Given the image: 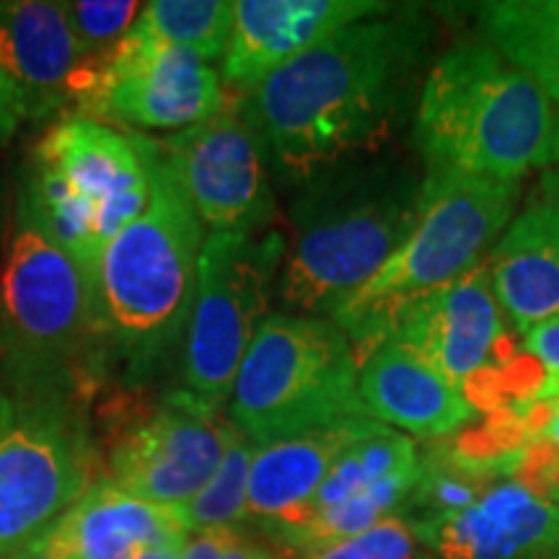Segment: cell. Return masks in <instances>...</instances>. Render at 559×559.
Instances as JSON below:
<instances>
[{
	"instance_id": "836d02e7",
	"label": "cell",
	"mask_w": 559,
	"mask_h": 559,
	"mask_svg": "<svg viewBox=\"0 0 559 559\" xmlns=\"http://www.w3.org/2000/svg\"><path fill=\"white\" fill-rule=\"evenodd\" d=\"M534 445H539L544 453H549V456L559 464V394L555 400H549L547 425H544L542 436L534 440Z\"/></svg>"
},
{
	"instance_id": "ffe728a7",
	"label": "cell",
	"mask_w": 559,
	"mask_h": 559,
	"mask_svg": "<svg viewBox=\"0 0 559 559\" xmlns=\"http://www.w3.org/2000/svg\"><path fill=\"white\" fill-rule=\"evenodd\" d=\"M376 425L370 417L347 419L260 445L249 469V521L272 539L296 526L340 453Z\"/></svg>"
},
{
	"instance_id": "cb8c5ba5",
	"label": "cell",
	"mask_w": 559,
	"mask_h": 559,
	"mask_svg": "<svg viewBox=\"0 0 559 559\" xmlns=\"http://www.w3.org/2000/svg\"><path fill=\"white\" fill-rule=\"evenodd\" d=\"M419 459V456H417ZM419 464L404 466V469L394 472L391 477L376 481L362 489V492L353 495L337 508L324 510V513L313 515L304 526L288 531V534L277 536V544L293 551H309L317 547H326V544L349 539V536L360 534L376 523H381L389 515H396L407 502L412 487L417 481Z\"/></svg>"
},
{
	"instance_id": "1f68e13d",
	"label": "cell",
	"mask_w": 559,
	"mask_h": 559,
	"mask_svg": "<svg viewBox=\"0 0 559 559\" xmlns=\"http://www.w3.org/2000/svg\"><path fill=\"white\" fill-rule=\"evenodd\" d=\"M24 122V104H21L9 75L0 70V143H9Z\"/></svg>"
},
{
	"instance_id": "4dcf8cb0",
	"label": "cell",
	"mask_w": 559,
	"mask_h": 559,
	"mask_svg": "<svg viewBox=\"0 0 559 559\" xmlns=\"http://www.w3.org/2000/svg\"><path fill=\"white\" fill-rule=\"evenodd\" d=\"M239 528H213L190 534L179 559H221Z\"/></svg>"
},
{
	"instance_id": "74e56055",
	"label": "cell",
	"mask_w": 559,
	"mask_h": 559,
	"mask_svg": "<svg viewBox=\"0 0 559 559\" xmlns=\"http://www.w3.org/2000/svg\"><path fill=\"white\" fill-rule=\"evenodd\" d=\"M551 500H555V502H559V489H557V492H555V498H551Z\"/></svg>"
},
{
	"instance_id": "4fadbf2b",
	"label": "cell",
	"mask_w": 559,
	"mask_h": 559,
	"mask_svg": "<svg viewBox=\"0 0 559 559\" xmlns=\"http://www.w3.org/2000/svg\"><path fill=\"white\" fill-rule=\"evenodd\" d=\"M386 340L428 360L477 412L502 370L521 358L489 285L487 260L407 306Z\"/></svg>"
},
{
	"instance_id": "e575fe53",
	"label": "cell",
	"mask_w": 559,
	"mask_h": 559,
	"mask_svg": "<svg viewBox=\"0 0 559 559\" xmlns=\"http://www.w3.org/2000/svg\"><path fill=\"white\" fill-rule=\"evenodd\" d=\"M542 198L559 202V107H557V128H555V143H551V156L542 174Z\"/></svg>"
},
{
	"instance_id": "9a60e30c",
	"label": "cell",
	"mask_w": 559,
	"mask_h": 559,
	"mask_svg": "<svg viewBox=\"0 0 559 559\" xmlns=\"http://www.w3.org/2000/svg\"><path fill=\"white\" fill-rule=\"evenodd\" d=\"M0 70L16 88L29 122L81 117L99 88L104 60L86 52L70 29L62 3H0Z\"/></svg>"
},
{
	"instance_id": "5b68a950",
	"label": "cell",
	"mask_w": 559,
	"mask_h": 559,
	"mask_svg": "<svg viewBox=\"0 0 559 559\" xmlns=\"http://www.w3.org/2000/svg\"><path fill=\"white\" fill-rule=\"evenodd\" d=\"M0 381L104 383L94 285L19 187L0 262Z\"/></svg>"
},
{
	"instance_id": "52a82bcc",
	"label": "cell",
	"mask_w": 559,
	"mask_h": 559,
	"mask_svg": "<svg viewBox=\"0 0 559 559\" xmlns=\"http://www.w3.org/2000/svg\"><path fill=\"white\" fill-rule=\"evenodd\" d=\"M19 190L94 285L111 239L151 200L145 135L91 117H62L34 145Z\"/></svg>"
},
{
	"instance_id": "d4e9b609",
	"label": "cell",
	"mask_w": 559,
	"mask_h": 559,
	"mask_svg": "<svg viewBox=\"0 0 559 559\" xmlns=\"http://www.w3.org/2000/svg\"><path fill=\"white\" fill-rule=\"evenodd\" d=\"M234 3L228 0H153L143 5L132 34L213 62L226 55Z\"/></svg>"
},
{
	"instance_id": "8fae6325",
	"label": "cell",
	"mask_w": 559,
	"mask_h": 559,
	"mask_svg": "<svg viewBox=\"0 0 559 559\" xmlns=\"http://www.w3.org/2000/svg\"><path fill=\"white\" fill-rule=\"evenodd\" d=\"M234 425L221 409L174 389L153 407L117 417L109 481L151 506L179 513L213 479Z\"/></svg>"
},
{
	"instance_id": "d6986e66",
	"label": "cell",
	"mask_w": 559,
	"mask_h": 559,
	"mask_svg": "<svg viewBox=\"0 0 559 559\" xmlns=\"http://www.w3.org/2000/svg\"><path fill=\"white\" fill-rule=\"evenodd\" d=\"M177 513L96 479L45 536L55 559H140L153 549H185Z\"/></svg>"
},
{
	"instance_id": "8992f818",
	"label": "cell",
	"mask_w": 559,
	"mask_h": 559,
	"mask_svg": "<svg viewBox=\"0 0 559 559\" xmlns=\"http://www.w3.org/2000/svg\"><path fill=\"white\" fill-rule=\"evenodd\" d=\"M519 185L456 169H425L419 213L407 241L332 321L355 355L389 337L407 306L443 288L489 257L515 218Z\"/></svg>"
},
{
	"instance_id": "277c9868",
	"label": "cell",
	"mask_w": 559,
	"mask_h": 559,
	"mask_svg": "<svg viewBox=\"0 0 559 559\" xmlns=\"http://www.w3.org/2000/svg\"><path fill=\"white\" fill-rule=\"evenodd\" d=\"M415 115L425 169L519 185L549 164L557 104L485 39L440 55L419 86Z\"/></svg>"
},
{
	"instance_id": "6da1fadb",
	"label": "cell",
	"mask_w": 559,
	"mask_h": 559,
	"mask_svg": "<svg viewBox=\"0 0 559 559\" xmlns=\"http://www.w3.org/2000/svg\"><path fill=\"white\" fill-rule=\"evenodd\" d=\"M430 39L423 11L391 9L334 32L241 94L283 179L306 185L379 151L407 115Z\"/></svg>"
},
{
	"instance_id": "4316f807",
	"label": "cell",
	"mask_w": 559,
	"mask_h": 559,
	"mask_svg": "<svg viewBox=\"0 0 559 559\" xmlns=\"http://www.w3.org/2000/svg\"><path fill=\"white\" fill-rule=\"evenodd\" d=\"M419 472L407 502L400 513L409 523L443 519L474 506L495 481H489L469 469L466 464L445 449L443 440H432L425 451H419Z\"/></svg>"
},
{
	"instance_id": "603a6c76",
	"label": "cell",
	"mask_w": 559,
	"mask_h": 559,
	"mask_svg": "<svg viewBox=\"0 0 559 559\" xmlns=\"http://www.w3.org/2000/svg\"><path fill=\"white\" fill-rule=\"evenodd\" d=\"M417 443L409 436H404L400 430H391L386 425H376L373 430L355 440V443H349L340 453L330 474L321 481L319 492L313 495L309 508L304 510V519L293 528L304 526L306 521L324 513V510L337 508L340 502L362 492V489L376 485V481L391 477V474L404 469V466L417 464ZM288 531H283V534H288Z\"/></svg>"
},
{
	"instance_id": "83f0119b",
	"label": "cell",
	"mask_w": 559,
	"mask_h": 559,
	"mask_svg": "<svg viewBox=\"0 0 559 559\" xmlns=\"http://www.w3.org/2000/svg\"><path fill=\"white\" fill-rule=\"evenodd\" d=\"M143 5L138 0H73L62 3V11L86 52L107 62L128 39Z\"/></svg>"
},
{
	"instance_id": "8d00e7d4",
	"label": "cell",
	"mask_w": 559,
	"mask_h": 559,
	"mask_svg": "<svg viewBox=\"0 0 559 559\" xmlns=\"http://www.w3.org/2000/svg\"><path fill=\"white\" fill-rule=\"evenodd\" d=\"M13 559H55V557H52L50 547H47V542H45V539H39L37 544H32L29 549L21 551V555H19V557H13Z\"/></svg>"
},
{
	"instance_id": "484cf974",
	"label": "cell",
	"mask_w": 559,
	"mask_h": 559,
	"mask_svg": "<svg viewBox=\"0 0 559 559\" xmlns=\"http://www.w3.org/2000/svg\"><path fill=\"white\" fill-rule=\"evenodd\" d=\"M234 425V423H230ZM257 445L236 428L230 430L228 449L213 479L179 510L177 519L187 534L213 528H241L249 521V469Z\"/></svg>"
},
{
	"instance_id": "f1b7e54d",
	"label": "cell",
	"mask_w": 559,
	"mask_h": 559,
	"mask_svg": "<svg viewBox=\"0 0 559 559\" xmlns=\"http://www.w3.org/2000/svg\"><path fill=\"white\" fill-rule=\"evenodd\" d=\"M298 559H430L402 513L389 515L349 539L300 551Z\"/></svg>"
},
{
	"instance_id": "9c48e42d",
	"label": "cell",
	"mask_w": 559,
	"mask_h": 559,
	"mask_svg": "<svg viewBox=\"0 0 559 559\" xmlns=\"http://www.w3.org/2000/svg\"><path fill=\"white\" fill-rule=\"evenodd\" d=\"M368 417L358 355L332 319L275 311L243 355L228 419L260 445Z\"/></svg>"
},
{
	"instance_id": "44dd1931",
	"label": "cell",
	"mask_w": 559,
	"mask_h": 559,
	"mask_svg": "<svg viewBox=\"0 0 559 559\" xmlns=\"http://www.w3.org/2000/svg\"><path fill=\"white\" fill-rule=\"evenodd\" d=\"M487 272L515 332L559 319V202L542 198L515 215L489 251Z\"/></svg>"
},
{
	"instance_id": "5bb4252c",
	"label": "cell",
	"mask_w": 559,
	"mask_h": 559,
	"mask_svg": "<svg viewBox=\"0 0 559 559\" xmlns=\"http://www.w3.org/2000/svg\"><path fill=\"white\" fill-rule=\"evenodd\" d=\"M221 75L190 50L158 45L138 34L104 62L99 88L81 117L124 124L130 132L190 130L226 107Z\"/></svg>"
},
{
	"instance_id": "ac0fdd59",
	"label": "cell",
	"mask_w": 559,
	"mask_h": 559,
	"mask_svg": "<svg viewBox=\"0 0 559 559\" xmlns=\"http://www.w3.org/2000/svg\"><path fill=\"white\" fill-rule=\"evenodd\" d=\"M358 391L370 419L409 438H449L477 415L440 370L396 340L358 355Z\"/></svg>"
},
{
	"instance_id": "7a4b0ae2",
	"label": "cell",
	"mask_w": 559,
	"mask_h": 559,
	"mask_svg": "<svg viewBox=\"0 0 559 559\" xmlns=\"http://www.w3.org/2000/svg\"><path fill=\"white\" fill-rule=\"evenodd\" d=\"M151 200L104 251L94 277L104 381L145 386L181 349L205 228L164 143L145 135Z\"/></svg>"
},
{
	"instance_id": "e0dca14e",
	"label": "cell",
	"mask_w": 559,
	"mask_h": 559,
	"mask_svg": "<svg viewBox=\"0 0 559 559\" xmlns=\"http://www.w3.org/2000/svg\"><path fill=\"white\" fill-rule=\"evenodd\" d=\"M409 526L430 559H559V502L513 479L461 513Z\"/></svg>"
},
{
	"instance_id": "7c38bea8",
	"label": "cell",
	"mask_w": 559,
	"mask_h": 559,
	"mask_svg": "<svg viewBox=\"0 0 559 559\" xmlns=\"http://www.w3.org/2000/svg\"><path fill=\"white\" fill-rule=\"evenodd\" d=\"M187 200L210 234H251L275 215L270 148L239 96L164 143Z\"/></svg>"
},
{
	"instance_id": "ba28073f",
	"label": "cell",
	"mask_w": 559,
	"mask_h": 559,
	"mask_svg": "<svg viewBox=\"0 0 559 559\" xmlns=\"http://www.w3.org/2000/svg\"><path fill=\"white\" fill-rule=\"evenodd\" d=\"M94 396L81 383L0 381V559L45 539L96 481Z\"/></svg>"
},
{
	"instance_id": "3957f363",
	"label": "cell",
	"mask_w": 559,
	"mask_h": 559,
	"mask_svg": "<svg viewBox=\"0 0 559 559\" xmlns=\"http://www.w3.org/2000/svg\"><path fill=\"white\" fill-rule=\"evenodd\" d=\"M300 187L277 300L285 313L334 319L407 241L423 177L394 160H349Z\"/></svg>"
},
{
	"instance_id": "d590c367",
	"label": "cell",
	"mask_w": 559,
	"mask_h": 559,
	"mask_svg": "<svg viewBox=\"0 0 559 559\" xmlns=\"http://www.w3.org/2000/svg\"><path fill=\"white\" fill-rule=\"evenodd\" d=\"M11 228V215H9V190H5V181L0 177V249H3L5 239H9Z\"/></svg>"
},
{
	"instance_id": "30bf717a",
	"label": "cell",
	"mask_w": 559,
	"mask_h": 559,
	"mask_svg": "<svg viewBox=\"0 0 559 559\" xmlns=\"http://www.w3.org/2000/svg\"><path fill=\"white\" fill-rule=\"evenodd\" d=\"M285 247L275 228L205 236L181 342V391L207 407L228 404L243 355L270 317Z\"/></svg>"
},
{
	"instance_id": "d6a6232c",
	"label": "cell",
	"mask_w": 559,
	"mask_h": 559,
	"mask_svg": "<svg viewBox=\"0 0 559 559\" xmlns=\"http://www.w3.org/2000/svg\"><path fill=\"white\" fill-rule=\"evenodd\" d=\"M221 559H280V557L270 547H264V544L249 539V536L239 528L234 539H230L228 549L223 551Z\"/></svg>"
},
{
	"instance_id": "2e32d148",
	"label": "cell",
	"mask_w": 559,
	"mask_h": 559,
	"mask_svg": "<svg viewBox=\"0 0 559 559\" xmlns=\"http://www.w3.org/2000/svg\"><path fill=\"white\" fill-rule=\"evenodd\" d=\"M391 9L379 0H239L221 73L241 96L321 39Z\"/></svg>"
},
{
	"instance_id": "7402d4cb",
	"label": "cell",
	"mask_w": 559,
	"mask_h": 559,
	"mask_svg": "<svg viewBox=\"0 0 559 559\" xmlns=\"http://www.w3.org/2000/svg\"><path fill=\"white\" fill-rule=\"evenodd\" d=\"M477 19L487 45L559 107V0H489L477 5Z\"/></svg>"
},
{
	"instance_id": "f546056e",
	"label": "cell",
	"mask_w": 559,
	"mask_h": 559,
	"mask_svg": "<svg viewBox=\"0 0 559 559\" xmlns=\"http://www.w3.org/2000/svg\"><path fill=\"white\" fill-rule=\"evenodd\" d=\"M523 349L544 370V389L539 402L555 400L559 394V319L523 334Z\"/></svg>"
}]
</instances>
